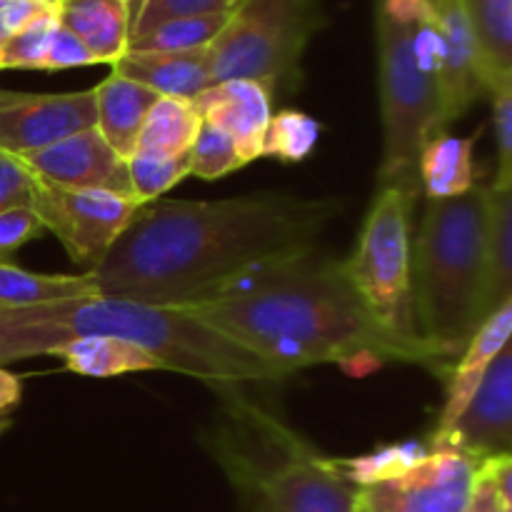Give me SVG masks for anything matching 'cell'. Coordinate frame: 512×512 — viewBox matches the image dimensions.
I'll list each match as a JSON object with an SVG mask.
<instances>
[{"mask_svg":"<svg viewBox=\"0 0 512 512\" xmlns=\"http://www.w3.org/2000/svg\"><path fill=\"white\" fill-rule=\"evenodd\" d=\"M335 200L285 193L223 200L158 198L135 210L103 263L98 295L158 308L208 303L313 253Z\"/></svg>","mask_w":512,"mask_h":512,"instance_id":"6da1fadb","label":"cell"},{"mask_svg":"<svg viewBox=\"0 0 512 512\" xmlns=\"http://www.w3.org/2000/svg\"><path fill=\"white\" fill-rule=\"evenodd\" d=\"M183 310L288 375L328 363L353 375L388 363L423 365L440 378L453 368L425 340L408 343L383 328L343 263L310 255Z\"/></svg>","mask_w":512,"mask_h":512,"instance_id":"7a4b0ae2","label":"cell"},{"mask_svg":"<svg viewBox=\"0 0 512 512\" xmlns=\"http://www.w3.org/2000/svg\"><path fill=\"white\" fill-rule=\"evenodd\" d=\"M88 335L123 338L148 350L163 370L213 385L288 378V373L215 333L183 308H158L108 295L58 300L0 315V365L50 355L58 345Z\"/></svg>","mask_w":512,"mask_h":512,"instance_id":"3957f363","label":"cell"},{"mask_svg":"<svg viewBox=\"0 0 512 512\" xmlns=\"http://www.w3.org/2000/svg\"><path fill=\"white\" fill-rule=\"evenodd\" d=\"M208 448L245 512H363L360 493L340 468L268 410L230 395Z\"/></svg>","mask_w":512,"mask_h":512,"instance_id":"277c9868","label":"cell"},{"mask_svg":"<svg viewBox=\"0 0 512 512\" xmlns=\"http://www.w3.org/2000/svg\"><path fill=\"white\" fill-rule=\"evenodd\" d=\"M485 228L488 185L475 183L458 198L428 200L410 253L415 330L450 363L488 318Z\"/></svg>","mask_w":512,"mask_h":512,"instance_id":"5b68a950","label":"cell"},{"mask_svg":"<svg viewBox=\"0 0 512 512\" xmlns=\"http://www.w3.org/2000/svg\"><path fill=\"white\" fill-rule=\"evenodd\" d=\"M383 165L378 185L420 188V150L445 133L440 50L423 0H378Z\"/></svg>","mask_w":512,"mask_h":512,"instance_id":"8992f818","label":"cell"},{"mask_svg":"<svg viewBox=\"0 0 512 512\" xmlns=\"http://www.w3.org/2000/svg\"><path fill=\"white\" fill-rule=\"evenodd\" d=\"M325 23L323 0H238L208 45L213 83L243 78L263 85L270 98L295 93L305 48Z\"/></svg>","mask_w":512,"mask_h":512,"instance_id":"52a82bcc","label":"cell"},{"mask_svg":"<svg viewBox=\"0 0 512 512\" xmlns=\"http://www.w3.org/2000/svg\"><path fill=\"white\" fill-rule=\"evenodd\" d=\"M418 188L413 185H378L373 205L365 215L358 248L345 260L350 283L365 300L383 328L400 340H423L415 330L413 290H410V213Z\"/></svg>","mask_w":512,"mask_h":512,"instance_id":"ba28073f","label":"cell"},{"mask_svg":"<svg viewBox=\"0 0 512 512\" xmlns=\"http://www.w3.org/2000/svg\"><path fill=\"white\" fill-rule=\"evenodd\" d=\"M30 208L68 250L83 273H93L133 220L138 203L105 190H73L35 178Z\"/></svg>","mask_w":512,"mask_h":512,"instance_id":"9c48e42d","label":"cell"},{"mask_svg":"<svg viewBox=\"0 0 512 512\" xmlns=\"http://www.w3.org/2000/svg\"><path fill=\"white\" fill-rule=\"evenodd\" d=\"M428 448L418 468L363 488V512H465L483 460L448 445Z\"/></svg>","mask_w":512,"mask_h":512,"instance_id":"30bf717a","label":"cell"},{"mask_svg":"<svg viewBox=\"0 0 512 512\" xmlns=\"http://www.w3.org/2000/svg\"><path fill=\"white\" fill-rule=\"evenodd\" d=\"M95 128V93H18L0 88V153H35Z\"/></svg>","mask_w":512,"mask_h":512,"instance_id":"8fae6325","label":"cell"},{"mask_svg":"<svg viewBox=\"0 0 512 512\" xmlns=\"http://www.w3.org/2000/svg\"><path fill=\"white\" fill-rule=\"evenodd\" d=\"M430 445H448L478 460L503 458L512 450V345L508 343L475 388L453 425L433 433Z\"/></svg>","mask_w":512,"mask_h":512,"instance_id":"7c38bea8","label":"cell"},{"mask_svg":"<svg viewBox=\"0 0 512 512\" xmlns=\"http://www.w3.org/2000/svg\"><path fill=\"white\" fill-rule=\"evenodd\" d=\"M18 160L43 183L73 190H105L135 203L128 160L120 158L95 128L68 135L48 148L20 155Z\"/></svg>","mask_w":512,"mask_h":512,"instance_id":"4fadbf2b","label":"cell"},{"mask_svg":"<svg viewBox=\"0 0 512 512\" xmlns=\"http://www.w3.org/2000/svg\"><path fill=\"white\" fill-rule=\"evenodd\" d=\"M423 5L438 40L440 103L445 125H450L488 93L483 65L463 0H423Z\"/></svg>","mask_w":512,"mask_h":512,"instance_id":"5bb4252c","label":"cell"},{"mask_svg":"<svg viewBox=\"0 0 512 512\" xmlns=\"http://www.w3.org/2000/svg\"><path fill=\"white\" fill-rule=\"evenodd\" d=\"M193 105L203 123L215 125L235 140L245 165L263 158L265 133L273 118V98L263 85L243 78L218 80L195 95Z\"/></svg>","mask_w":512,"mask_h":512,"instance_id":"9a60e30c","label":"cell"},{"mask_svg":"<svg viewBox=\"0 0 512 512\" xmlns=\"http://www.w3.org/2000/svg\"><path fill=\"white\" fill-rule=\"evenodd\" d=\"M113 73L145 85L160 98L193 100L213 85L208 48L180 50V53H133L125 50L113 65Z\"/></svg>","mask_w":512,"mask_h":512,"instance_id":"2e32d148","label":"cell"},{"mask_svg":"<svg viewBox=\"0 0 512 512\" xmlns=\"http://www.w3.org/2000/svg\"><path fill=\"white\" fill-rule=\"evenodd\" d=\"M512 338V298L505 300L500 308H495L488 318L483 320L475 335L470 338L468 348L460 353L458 363L450 368L448 373V398H445V408L440 413V423L435 433H443L450 425L458 420L465 405L473 398L475 388L483 380L485 370L495 360V355L510 343Z\"/></svg>","mask_w":512,"mask_h":512,"instance_id":"e0dca14e","label":"cell"},{"mask_svg":"<svg viewBox=\"0 0 512 512\" xmlns=\"http://www.w3.org/2000/svg\"><path fill=\"white\" fill-rule=\"evenodd\" d=\"M93 93L95 130L120 158L128 160L135 153L145 115L160 95L118 73H110L103 83L95 85Z\"/></svg>","mask_w":512,"mask_h":512,"instance_id":"ac0fdd59","label":"cell"},{"mask_svg":"<svg viewBox=\"0 0 512 512\" xmlns=\"http://www.w3.org/2000/svg\"><path fill=\"white\" fill-rule=\"evenodd\" d=\"M58 20L95 63L115 65L128 50L130 5L125 0H60Z\"/></svg>","mask_w":512,"mask_h":512,"instance_id":"d6986e66","label":"cell"},{"mask_svg":"<svg viewBox=\"0 0 512 512\" xmlns=\"http://www.w3.org/2000/svg\"><path fill=\"white\" fill-rule=\"evenodd\" d=\"M50 355L63 360L65 370L83 378H118L143 370H163V365L140 345L113 335H88L58 345Z\"/></svg>","mask_w":512,"mask_h":512,"instance_id":"ffe728a7","label":"cell"},{"mask_svg":"<svg viewBox=\"0 0 512 512\" xmlns=\"http://www.w3.org/2000/svg\"><path fill=\"white\" fill-rule=\"evenodd\" d=\"M475 138L440 133L420 150L418 178L428 200H448L468 193L478 180L473 168Z\"/></svg>","mask_w":512,"mask_h":512,"instance_id":"44dd1931","label":"cell"},{"mask_svg":"<svg viewBox=\"0 0 512 512\" xmlns=\"http://www.w3.org/2000/svg\"><path fill=\"white\" fill-rule=\"evenodd\" d=\"M478 43L485 90L512 83V0H463Z\"/></svg>","mask_w":512,"mask_h":512,"instance_id":"7402d4cb","label":"cell"},{"mask_svg":"<svg viewBox=\"0 0 512 512\" xmlns=\"http://www.w3.org/2000/svg\"><path fill=\"white\" fill-rule=\"evenodd\" d=\"M485 310L488 315L512 298V188L488 185L485 228Z\"/></svg>","mask_w":512,"mask_h":512,"instance_id":"603a6c76","label":"cell"},{"mask_svg":"<svg viewBox=\"0 0 512 512\" xmlns=\"http://www.w3.org/2000/svg\"><path fill=\"white\" fill-rule=\"evenodd\" d=\"M88 295H98L88 273L43 275L30 273L13 263H0V315L33 305L58 303V300L88 298Z\"/></svg>","mask_w":512,"mask_h":512,"instance_id":"cb8c5ba5","label":"cell"},{"mask_svg":"<svg viewBox=\"0 0 512 512\" xmlns=\"http://www.w3.org/2000/svg\"><path fill=\"white\" fill-rule=\"evenodd\" d=\"M200 123L203 120L193 100L158 98L145 115L135 153L153 155V158H178V155L190 153Z\"/></svg>","mask_w":512,"mask_h":512,"instance_id":"d4e9b609","label":"cell"},{"mask_svg":"<svg viewBox=\"0 0 512 512\" xmlns=\"http://www.w3.org/2000/svg\"><path fill=\"white\" fill-rule=\"evenodd\" d=\"M228 18L230 10L165 20L140 38L128 40V50L133 53H180V50L208 48L225 28Z\"/></svg>","mask_w":512,"mask_h":512,"instance_id":"484cf974","label":"cell"},{"mask_svg":"<svg viewBox=\"0 0 512 512\" xmlns=\"http://www.w3.org/2000/svg\"><path fill=\"white\" fill-rule=\"evenodd\" d=\"M430 455V448L420 440H405V443L383 445L360 458H338L343 473L353 480L358 488H370V485L385 483L405 475L408 470L418 468Z\"/></svg>","mask_w":512,"mask_h":512,"instance_id":"4316f807","label":"cell"},{"mask_svg":"<svg viewBox=\"0 0 512 512\" xmlns=\"http://www.w3.org/2000/svg\"><path fill=\"white\" fill-rule=\"evenodd\" d=\"M320 138V123L303 110H280L270 118L263 143V158H278L283 163H300L315 150Z\"/></svg>","mask_w":512,"mask_h":512,"instance_id":"83f0119b","label":"cell"},{"mask_svg":"<svg viewBox=\"0 0 512 512\" xmlns=\"http://www.w3.org/2000/svg\"><path fill=\"white\" fill-rule=\"evenodd\" d=\"M60 20L58 13L43 15L30 25L20 28L0 43V70H45L48 68L50 45Z\"/></svg>","mask_w":512,"mask_h":512,"instance_id":"f1b7e54d","label":"cell"},{"mask_svg":"<svg viewBox=\"0 0 512 512\" xmlns=\"http://www.w3.org/2000/svg\"><path fill=\"white\" fill-rule=\"evenodd\" d=\"M128 175L133 185L135 203L145 205L163 198L173 185L190 175V153L178 158H153V155H130Z\"/></svg>","mask_w":512,"mask_h":512,"instance_id":"f546056e","label":"cell"},{"mask_svg":"<svg viewBox=\"0 0 512 512\" xmlns=\"http://www.w3.org/2000/svg\"><path fill=\"white\" fill-rule=\"evenodd\" d=\"M243 165V155L228 133L210 123H200L195 143L190 148V175L200 180H218Z\"/></svg>","mask_w":512,"mask_h":512,"instance_id":"4dcf8cb0","label":"cell"},{"mask_svg":"<svg viewBox=\"0 0 512 512\" xmlns=\"http://www.w3.org/2000/svg\"><path fill=\"white\" fill-rule=\"evenodd\" d=\"M465 512H512V458L483 460Z\"/></svg>","mask_w":512,"mask_h":512,"instance_id":"1f68e13d","label":"cell"},{"mask_svg":"<svg viewBox=\"0 0 512 512\" xmlns=\"http://www.w3.org/2000/svg\"><path fill=\"white\" fill-rule=\"evenodd\" d=\"M230 10L225 0H143L130 13V38H140L155 25L165 23L173 18H188V15H208V13H223Z\"/></svg>","mask_w":512,"mask_h":512,"instance_id":"d6a6232c","label":"cell"},{"mask_svg":"<svg viewBox=\"0 0 512 512\" xmlns=\"http://www.w3.org/2000/svg\"><path fill=\"white\" fill-rule=\"evenodd\" d=\"M493 98V135L498 150V170L493 185L512 188V83L490 90Z\"/></svg>","mask_w":512,"mask_h":512,"instance_id":"836d02e7","label":"cell"},{"mask_svg":"<svg viewBox=\"0 0 512 512\" xmlns=\"http://www.w3.org/2000/svg\"><path fill=\"white\" fill-rule=\"evenodd\" d=\"M43 223L33 208H13L0 213V263H10L15 250L23 248L33 238L43 233Z\"/></svg>","mask_w":512,"mask_h":512,"instance_id":"e575fe53","label":"cell"},{"mask_svg":"<svg viewBox=\"0 0 512 512\" xmlns=\"http://www.w3.org/2000/svg\"><path fill=\"white\" fill-rule=\"evenodd\" d=\"M35 175L15 155L0 153V213L13 208H30Z\"/></svg>","mask_w":512,"mask_h":512,"instance_id":"d590c367","label":"cell"},{"mask_svg":"<svg viewBox=\"0 0 512 512\" xmlns=\"http://www.w3.org/2000/svg\"><path fill=\"white\" fill-rule=\"evenodd\" d=\"M80 65H95L93 55L85 50V45L80 43L68 28L58 25L53 45H50L48 68L45 70H68V68H80Z\"/></svg>","mask_w":512,"mask_h":512,"instance_id":"8d00e7d4","label":"cell"},{"mask_svg":"<svg viewBox=\"0 0 512 512\" xmlns=\"http://www.w3.org/2000/svg\"><path fill=\"white\" fill-rule=\"evenodd\" d=\"M23 400V385H20L18 375L8 373L0 368V415H10V410L18 408Z\"/></svg>","mask_w":512,"mask_h":512,"instance_id":"74e56055","label":"cell"},{"mask_svg":"<svg viewBox=\"0 0 512 512\" xmlns=\"http://www.w3.org/2000/svg\"><path fill=\"white\" fill-rule=\"evenodd\" d=\"M10 423H13V420H10V415H0V433H5V430L10 428Z\"/></svg>","mask_w":512,"mask_h":512,"instance_id":"f35d334b","label":"cell"},{"mask_svg":"<svg viewBox=\"0 0 512 512\" xmlns=\"http://www.w3.org/2000/svg\"><path fill=\"white\" fill-rule=\"evenodd\" d=\"M125 3H128V5H133V3L140 5V3H143V0H125Z\"/></svg>","mask_w":512,"mask_h":512,"instance_id":"ab89813d","label":"cell"},{"mask_svg":"<svg viewBox=\"0 0 512 512\" xmlns=\"http://www.w3.org/2000/svg\"><path fill=\"white\" fill-rule=\"evenodd\" d=\"M225 3H228V5H230V8H233V5H235V3H238V0H225Z\"/></svg>","mask_w":512,"mask_h":512,"instance_id":"60d3db41","label":"cell"},{"mask_svg":"<svg viewBox=\"0 0 512 512\" xmlns=\"http://www.w3.org/2000/svg\"><path fill=\"white\" fill-rule=\"evenodd\" d=\"M0 3H3V0H0Z\"/></svg>","mask_w":512,"mask_h":512,"instance_id":"b9f144b4","label":"cell"}]
</instances>
